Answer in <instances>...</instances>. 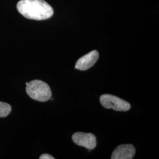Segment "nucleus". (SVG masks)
<instances>
[{
    "mask_svg": "<svg viewBox=\"0 0 159 159\" xmlns=\"http://www.w3.org/2000/svg\"><path fill=\"white\" fill-rule=\"evenodd\" d=\"M100 101L102 106L107 109L112 108L119 111H126L130 109V103L111 94H102L100 98Z\"/></svg>",
    "mask_w": 159,
    "mask_h": 159,
    "instance_id": "obj_3",
    "label": "nucleus"
},
{
    "mask_svg": "<svg viewBox=\"0 0 159 159\" xmlns=\"http://www.w3.org/2000/svg\"><path fill=\"white\" fill-rule=\"evenodd\" d=\"M26 92L32 99L41 102H45L52 96L50 86L41 80H33L26 87Z\"/></svg>",
    "mask_w": 159,
    "mask_h": 159,
    "instance_id": "obj_2",
    "label": "nucleus"
},
{
    "mask_svg": "<svg viewBox=\"0 0 159 159\" xmlns=\"http://www.w3.org/2000/svg\"><path fill=\"white\" fill-rule=\"evenodd\" d=\"M136 150L132 144H122L114 150L112 159H131L135 155Z\"/></svg>",
    "mask_w": 159,
    "mask_h": 159,
    "instance_id": "obj_6",
    "label": "nucleus"
},
{
    "mask_svg": "<svg viewBox=\"0 0 159 159\" xmlns=\"http://www.w3.org/2000/svg\"><path fill=\"white\" fill-rule=\"evenodd\" d=\"M72 139L77 145L89 150L94 149L96 147V138L92 133L77 132L73 135Z\"/></svg>",
    "mask_w": 159,
    "mask_h": 159,
    "instance_id": "obj_4",
    "label": "nucleus"
},
{
    "mask_svg": "<svg viewBox=\"0 0 159 159\" xmlns=\"http://www.w3.org/2000/svg\"><path fill=\"white\" fill-rule=\"evenodd\" d=\"M40 159H54L52 156L48 154H43L40 157Z\"/></svg>",
    "mask_w": 159,
    "mask_h": 159,
    "instance_id": "obj_8",
    "label": "nucleus"
},
{
    "mask_svg": "<svg viewBox=\"0 0 159 159\" xmlns=\"http://www.w3.org/2000/svg\"><path fill=\"white\" fill-rule=\"evenodd\" d=\"M11 111V106L7 102H0V118L6 117Z\"/></svg>",
    "mask_w": 159,
    "mask_h": 159,
    "instance_id": "obj_7",
    "label": "nucleus"
},
{
    "mask_svg": "<svg viewBox=\"0 0 159 159\" xmlns=\"http://www.w3.org/2000/svg\"><path fill=\"white\" fill-rule=\"evenodd\" d=\"M17 8L24 17L34 20H46L54 14L52 7L44 0H20Z\"/></svg>",
    "mask_w": 159,
    "mask_h": 159,
    "instance_id": "obj_1",
    "label": "nucleus"
},
{
    "mask_svg": "<svg viewBox=\"0 0 159 159\" xmlns=\"http://www.w3.org/2000/svg\"><path fill=\"white\" fill-rule=\"evenodd\" d=\"M99 54L96 50L90 52L87 54L80 58L75 64V67L77 70L85 71L92 67L98 59Z\"/></svg>",
    "mask_w": 159,
    "mask_h": 159,
    "instance_id": "obj_5",
    "label": "nucleus"
}]
</instances>
